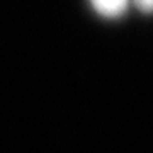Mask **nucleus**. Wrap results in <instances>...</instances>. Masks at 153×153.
<instances>
[{
	"mask_svg": "<svg viewBox=\"0 0 153 153\" xmlns=\"http://www.w3.org/2000/svg\"><path fill=\"white\" fill-rule=\"evenodd\" d=\"M94 10L107 19H116L123 16L128 9L129 0H90Z\"/></svg>",
	"mask_w": 153,
	"mask_h": 153,
	"instance_id": "obj_1",
	"label": "nucleus"
},
{
	"mask_svg": "<svg viewBox=\"0 0 153 153\" xmlns=\"http://www.w3.org/2000/svg\"><path fill=\"white\" fill-rule=\"evenodd\" d=\"M141 12H153V0H129Z\"/></svg>",
	"mask_w": 153,
	"mask_h": 153,
	"instance_id": "obj_2",
	"label": "nucleus"
}]
</instances>
